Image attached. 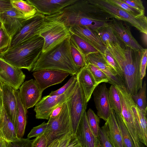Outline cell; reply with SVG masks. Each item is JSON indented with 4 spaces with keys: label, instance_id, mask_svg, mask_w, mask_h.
I'll return each mask as SVG.
<instances>
[{
    "label": "cell",
    "instance_id": "13",
    "mask_svg": "<svg viewBox=\"0 0 147 147\" xmlns=\"http://www.w3.org/2000/svg\"><path fill=\"white\" fill-rule=\"evenodd\" d=\"M19 89L21 101L27 110L35 106L41 99L43 92L33 79L24 82Z\"/></svg>",
    "mask_w": 147,
    "mask_h": 147
},
{
    "label": "cell",
    "instance_id": "4",
    "mask_svg": "<svg viewBox=\"0 0 147 147\" xmlns=\"http://www.w3.org/2000/svg\"><path fill=\"white\" fill-rule=\"evenodd\" d=\"M70 36L45 53H41L34 64L32 71L45 69L57 70L76 75L80 69L72 59L70 51Z\"/></svg>",
    "mask_w": 147,
    "mask_h": 147
},
{
    "label": "cell",
    "instance_id": "50",
    "mask_svg": "<svg viewBox=\"0 0 147 147\" xmlns=\"http://www.w3.org/2000/svg\"><path fill=\"white\" fill-rule=\"evenodd\" d=\"M64 103L60 105L54 109L51 114L49 118H53L57 116L60 113Z\"/></svg>",
    "mask_w": 147,
    "mask_h": 147
},
{
    "label": "cell",
    "instance_id": "37",
    "mask_svg": "<svg viewBox=\"0 0 147 147\" xmlns=\"http://www.w3.org/2000/svg\"><path fill=\"white\" fill-rule=\"evenodd\" d=\"M98 138L99 147H113L108 138L107 121L105 122L104 125L100 128Z\"/></svg>",
    "mask_w": 147,
    "mask_h": 147
},
{
    "label": "cell",
    "instance_id": "20",
    "mask_svg": "<svg viewBox=\"0 0 147 147\" xmlns=\"http://www.w3.org/2000/svg\"><path fill=\"white\" fill-rule=\"evenodd\" d=\"M98 85L95 88L92 94L97 115L100 118L106 122L110 115L111 109L108 99L109 89L105 83Z\"/></svg>",
    "mask_w": 147,
    "mask_h": 147
},
{
    "label": "cell",
    "instance_id": "51",
    "mask_svg": "<svg viewBox=\"0 0 147 147\" xmlns=\"http://www.w3.org/2000/svg\"><path fill=\"white\" fill-rule=\"evenodd\" d=\"M59 142V139L55 140L47 146V147H58Z\"/></svg>",
    "mask_w": 147,
    "mask_h": 147
},
{
    "label": "cell",
    "instance_id": "49",
    "mask_svg": "<svg viewBox=\"0 0 147 147\" xmlns=\"http://www.w3.org/2000/svg\"><path fill=\"white\" fill-rule=\"evenodd\" d=\"M67 147H82L76 136L72 135Z\"/></svg>",
    "mask_w": 147,
    "mask_h": 147
},
{
    "label": "cell",
    "instance_id": "39",
    "mask_svg": "<svg viewBox=\"0 0 147 147\" xmlns=\"http://www.w3.org/2000/svg\"><path fill=\"white\" fill-rule=\"evenodd\" d=\"M102 55L107 62L116 71L122 79V73L121 70L116 60L107 48Z\"/></svg>",
    "mask_w": 147,
    "mask_h": 147
},
{
    "label": "cell",
    "instance_id": "48",
    "mask_svg": "<svg viewBox=\"0 0 147 147\" xmlns=\"http://www.w3.org/2000/svg\"><path fill=\"white\" fill-rule=\"evenodd\" d=\"M72 135L71 133H69L59 139L58 147H67Z\"/></svg>",
    "mask_w": 147,
    "mask_h": 147
},
{
    "label": "cell",
    "instance_id": "53",
    "mask_svg": "<svg viewBox=\"0 0 147 147\" xmlns=\"http://www.w3.org/2000/svg\"><path fill=\"white\" fill-rule=\"evenodd\" d=\"M147 34L143 33L142 38L143 42L146 46H147Z\"/></svg>",
    "mask_w": 147,
    "mask_h": 147
},
{
    "label": "cell",
    "instance_id": "44",
    "mask_svg": "<svg viewBox=\"0 0 147 147\" xmlns=\"http://www.w3.org/2000/svg\"><path fill=\"white\" fill-rule=\"evenodd\" d=\"M147 62V50L145 49L143 51L140 61V74L141 79L143 80L146 76V69Z\"/></svg>",
    "mask_w": 147,
    "mask_h": 147
},
{
    "label": "cell",
    "instance_id": "17",
    "mask_svg": "<svg viewBox=\"0 0 147 147\" xmlns=\"http://www.w3.org/2000/svg\"><path fill=\"white\" fill-rule=\"evenodd\" d=\"M27 20L23 14L13 7L0 13V20L11 39Z\"/></svg>",
    "mask_w": 147,
    "mask_h": 147
},
{
    "label": "cell",
    "instance_id": "47",
    "mask_svg": "<svg viewBox=\"0 0 147 147\" xmlns=\"http://www.w3.org/2000/svg\"><path fill=\"white\" fill-rule=\"evenodd\" d=\"M13 7L11 3L10 0H0V13Z\"/></svg>",
    "mask_w": 147,
    "mask_h": 147
},
{
    "label": "cell",
    "instance_id": "1",
    "mask_svg": "<svg viewBox=\"0 0 147 147\" xmlns=\"http://www.w3.org/2000/svg\"><path fill=\"white\" fill-rule=\"evenodd\" d=\"M45 16L61 22L69 29L84 26L94 31L108 25L113 18L91 0H77L57 13Z\"/></svg>",
    "mask_w": 147,
    "mask_h": 147
},
{
    "label": "cell",
    "instance_id": "42",
    "mask_svg": "<svg viewBox=\"0 0 147 147\" xmlns=\"http://www.w3.org/2000/svg\"><path fill=\"white\" fill-rule=\"evenodd\" d=\"M11 38L6 32L3 26L0 28V51L9 46Z\"/></svg>",
    "mask_w": 147,
    "mask_h": 147
},
{
    "label": "cell",
    "instance_id": "34",
    "mask_svg": "<svg viewBox=\"0 0 147 147\" xmlns=\"http://www.w3.org/2000/svg\"><path fill=\"white\" fill-rule=\"evenodd\" d=\"M146 91V83L145 81L138 92L136 94L131 96L135 103L141 110H147Z\"/></svg>",
    "mask_w": 147,
    "mask_h": 147
},
{
    "label": "cell",
    "instance_id": "7",
    "mask_svg": "<svg viewBox=\"0 0 147 147\" xmlns=\"http://www.w3.org/2000/svg\"><path fill=\"white\" fill-rule=\"evenodd\" d=\"M114 86L120 97L121 110L120 115L130 135L134 147H140L141 144L132 109V106L135 103L131 95L128 92L124 86Z\"/></svg>",
    "mask_w": 147,
    "mask_h": 147
},
{
    "label": "cell",
    "instance_id": "55",
    "mask_svg": "<svg viewBox=\"0 0 147 147\" xmlns=\"http://www.w3.org/2000/svg\"><path fill=\"white\" fill-rule=\"evenodd\" d=\"M3 26V24L2 22L0 20V28H1Z\"/></svg>",
    "mask_w": 147,
    "mask_h": 147
},
{
    "label": "cell",
    "instance_id": "32",
    "mask_svg": "<svg viewBox=\"0 0 147 147\" xmlns=\"http://www.w3.org/2000/svg\"><path fill=\"white\" fill-rule=\"evenodd\" d=\"M115 117L121 134L124 147H134L130 135L120 114L114 111Z\"/></svg>",
    "mask_w": 147,
    "mask_h": 147
},
{
    "label": "cell",
    "instance_id": "45",
    "mask_svg": "<svg viewBox=\"0 0 147 147\" xmlns=\"http://www.w3.org/2000/svg\"><path fill=\"white\" fill-rule=\"evenodd\" d=\"M124 2L134 8L145 13V8L142 1L141 0H122Z\"/></svg>",
    "mask_w": 147,
    "mask_h": 147
},
{
    "label": "cell",
    "instance_id": "46",
    "mask_svg": "<svg viewBox=\"0 0 147 147\" xmlns=\"http://www.w3.org/2000/svg\"><path fill=\"white\" fill-rule=\"evenodd\" d=\"M33 147H47V142L44 134L33 140Z\"/></svg>",
    "mask_w": 147,
    "mask_h": 147
},
{
    "label": "cell",
    "instance_id": "28",
    "mask_svg": "<svg viewBox=\"0 0 147 147\" xmlns=\"http://www.w3.org/2000/svg\"><path fill=\"white\" fill-rule=\"evenodd\" d=\"M10 2L13 7L23 14L28 19L38 13L36 8L26 1L10 0Z\"/></svg>",
    "mask_w": 147,
    "mask_h": 147
},
{
    "label": "cell",
    "instance_id": "27",
    "mask_svg": "<svg viewBox=\"0 0 147 147\" xmlns=\"http://www.w3.org/2000/svg\"><path fill=\"white\" fill-rule=\"evenodd\" d=\"M14 93L16 98L18 111L16 131L17 136L19 139L23 136L27 123V113L26 110L21 101L18 90H14Z\"/></svg>",
    "mask_w": 147,
    "mask_h": 147
},
{
    "label": "cell",
    "instance_id": "18",
    "mask_svg": "<svg viewBox=\"0 0 147 147\" xmlns=\"http://www.w3.org/2000/svg\"><path fill=\"white\" fill-rule=\"evenodd\" d=\"M0 97L2 106L16 128L18 109L14 89L7 84L0 83Z\"/></svg>",
    "mask_w": 147,
    "mask_h": 147
},
{
    "label": "cell",
    "instance_id": "6",
    "mask_svg": "<svg viewBox=\"0 0 147 147\" xmlns=\"http://www.w3.org/2000/svg\"><path fill=\"white\" fill-rule=\"evenodd\" d=\"M112 18L129 24L140 32L147 34V18L145 15L135 16L111 2L109 0H91Z\"/></svg>",
    "mask_w": 147,
    "mask_h": 147
},
{
    "label": "cell",
    "instance_id": "29",
    "mask_svg": "<svg viewBox=\"0 0 147 147\" xmlns=\"http://www.w3.org/2000/svg\"><path fill=\"white\" fill-rule=\"evenodd\" d=\"M94 31L106 47L107 42L112 44L121 42L116 37L112 28L109 24Z\"/></svg>",
    "mask_w": 147,
    "mask_h": 147
},
{
    "label": "cell",
    "instance_id": "8",
    "mask_svg": "<svg viewBox=\"0 0 147 147\" xmlns=\"http://www.w3.org/2000/svg\"><path fill=\"white\" fill-rule=\"evenodd\" d=\"M71 133V120L66 102L63 104L60 113L56 117L49 118L44 134L48 145L55 140Z\"/></svg>",
    "mask_w": 147,
    "mask_h": 147
},
{
    "label": "cell",
    "instance_id": "22",
    "mask_svg": "<svg viewBox=\"0 0 147 147\" xmlns=\"http://www.w3.org/2000/svg\"><path fill=\"white\" fill-rule=\"evenodd\" d=\"M71 32L77 35L103 54L106 49L94 31L86 26H76L69 29Z\"/></svg>",
    "mask_w": 147,
    "mask_h": 147
},
{
    "label": "cell",
    "instance_id": "31",
    "mask_svg": "<svg viewBox=\"0 0 147 147\" xmlns=\"http://www.w3.org/2000/svg\"><path fill=\"white\" fill-rule=\"evenodd\" d=\"M108 96L111 109L120 114L121 113V105L119 93L114 85H111L108 90Z\"/></svg>",
    "mask_w": 147,
    "mask_h": 147
},
{
    "label": "cell",
    "instance_id": "35",
    "mask_svg": "<svg viewBox=\"0 0 147 147\" xmlns=\"http://www.w3.org/2000/svg\"><path fill=\"white\" fill-rule=\"evenodd\" d=\"M86 117L89 126L92 133L97 138H99L100 129L99 118L90 108L86 112Z\"/></svg>",
    "mask_w": 147,
    "mask_h": 147
},
{
    "label": "cell",
    "instance_id": "36",
    "mask_svg": "<svg viewBox=\"0 0 147 147\" xmlns=\"http://www.w3.org/2000/svg\"><path fill=\"white\" fill-rule=\"evenodd\" d=\"M86 65L97 83L99 84L101 83H109V78L103 71L90 63H86Z\"/></svg>",
    "mask_w": 147,
    "mask_h": 147
},
{
    "label": "cell",
    "instance_id": "24",
    "mask_svg": "<svg viewBox=\"0 0 147 147\" xmlns=\"http://www.w3.org/2000/svg\"><path fill=\"white\" fill-rule=\"evenodd\" d=\"M132 109L139 141L147 146V110H140L135 103L132 106Z\"/></svg>",
    "mask_w": 147,
    "mask_h": 147
},
{
    "label": "cell",
    "instance_id": "43",
    "mask_svg": "<svg viewBox=\"0 0 147 147\" xmlns=\"http://www.w3.org/2000/svg\"><path fill=\"white\" fill-rule=\"evenodd\" d=\"M76 79V75H72L64 85L56 90L52 91L49 95L50 96L58 95L63 94L71 86Z\"/></svg>",
    "mask_w": 147,
    "mask_h": 147
},
{
    "label": "cell",
    "instance_id": "38",
    "mask_svg": "<svg viewBox=\"0 0 147 147\" xmlns=\"http://www.w3.org/2000/svg\"><path fill=\"white\" fill-rule=\"evenodd\" d=\"M109 1L111 2L135 16H140L145 15V13H143L134 8L123 1L122 0H109Z\"/></svg>",
    "mask_w": 147,
    "mask_h": 147
},
{
    "label": "cell",
    "instance_id": "5",
    "mask_svg": "<svg viewBox=\"0 0 147 147\" xmlns=\"http://www.w3.org/2000/svg\"><path fill=\"white\" fill-rule=\"evenodd\" d=\"M42 38L44 43L42 53L46 52L71 36L69 29L62 22L45 16V19L36 32Z\"/></svg>",
    "mask_w": 147,
    "mask_h": 147
},
{
    "label": "cell",
    "instance_id": "25",
    "mask_svg": "<svg viewBox=\"0 0 147 147\" xmlns=\"http://www.w3.org/2000/svg\"><path fill=\"white\" fill-rule=\"evenodd\" d=\"M0 132L6 142L19 139L17 136L15 127L3 106L0 118Z\"/></svg>",
    "mask_w": 147,
    "mask_h": 147
},
{
    "label": "cell",
    "instance_id": "9",
    "mask_svg": "<svg viewBox=\"0 0 147 147\" xmlns=\"http://www.w3.org/2000/svg\"><path fill=\"white\" fill-rule=\"evenodd\" d=\"M77 81L74 91L66 102L69 114L73 136H76L80 122L86 111L88 103L82 89Z\"/></svg>",
    "mask_w": 147,
    "mask_h": 147
},
{
    "label": "cell",
    "instance_id": "26",
    "mask_svg": "<svg viewBox=\"0 0 147 147\" xmlns=\"http://www.w3.org/2000/svg\"><path fill=\"white\" fill-rule=\"evenodd\" d=\"M111 109L110 114L107 121L109 139L113 147H124L114 111Z\"/></svg>",
    "mask_w": 147,
    "mask_h": 147
},
{
    "label": "cell",
    "instance_id": "54",
    "mask_svg": "<svg viewBox=\"0 0 147 147\" xmlns=\"http://www.w3.org/2000/svg\"><path fill=\"white\" fill-rule=\"evenodd\" d=\"M2 108V105L1 98H0V118L1 115Z\"/></svg>",
    "mask_w": 147,
    "mask_h": 147
},
{
    "label": "cell",
    "instance_id": "14",
    "mask_svg": "<svg viewBox=\"0 0 147 147\" xmlns=\"http://www.w3.org/2000/svg\"><path fill=\"white\" fill-rule=\"evenodd\" d=\"M86 65L90 63L103 71L109 77V83L114 86H124L121 77L106 61L99 52L91 53L85 57Z\"/></svg>",
    "mask_w": 147,
    "mask_h": 147
},
{
    "label": "cell",
    "instance_id": "40",
    "mask_svg": "<svg viewBox=\"0 0 147 147\" xmlns=\"http://www.w3.org/2000/svg\"><path fill=\"white\" fill-rule=\"evenodd\" d=\"M33 140L21 138L17 140L6 142L7 147H33Z\"/></svg>",
    "mask_w": 147,
    "mask_h": 147
},
{
    "label": "cell",
    "instance_id": "2",
    "mask_svg": "<svg viewBox=\"0 0 147 147\" xmlns=\"http://www.w3.org/2000/svg\"><path fill=\"white\" fill-rule=\"evenodd\" d=\"M106 47L121 70L122 80L127 91L131 96L136 94L142 85L140 65L144 50L133 49L121 42L115 44L107 42Z\"/></svg>",
    "mask_w": 147,
    "mask_h": 147
},
{
    "label": "cell",
    "instance_id": "41",
    "mask_svg": "<svg viewBox=\"0 0 147 147\" xmlns=\"http://www.w3.org/2000/svg\"><path fill=\"white\" fill-rule=\"evenodd\" d=\"M47 126V123L44 122L40 125L33 127L27 136V138L30 139L32 137L37 138L44 134Z\"/></svg>",
    "mask_w": 147,
    "mask_h": 147
},
{
    "label": "cell",
    "instance_id": "57",
    "mask_svg": "<svg viewBox=\"0 0 147 147\" xmlns=\"http://www.w3.org/2000/svg\"></svg>",
    "mask_w": 147,
    "mask_h": 147
},
{
    "label": "cell",
    "instance_id": "30",
    "mask_svg": "<svg viewBox=\"0 0 147 147\" xmlns=\"http://www.w3.org/2000/svg\"><path fill=\"white\" fill-rule=\"evenodd\" d=\"M70 51L73 61L80 69L86 65L85 56L75 41L70 39Z\"/></svg>",
    "mask_w": 147,
    "mask_h": 147
},
{
    "label": "cell",
    "instance_id": "10",
    "mask_svg": "<svg viewBox=\"0 0 147 147\" xmlns=\"http://www.w3.org/2000/svg\"><path fill=\"white\" fill-rule=\"evenodd\" d=\"M77 79L63 94L58 95H48L43 97L35 105L34 111L36 119L49 120L54 109L65 102L73 94L76 86Z\"/></svg>",
    "mask_w": 147,
    "mask_h": 147
},
{
    "label": "cell",
    "instance_id": "21",
    "mask_svg": "<svg viewBox=\"0 0 147 147\" xmlns=\"http://www.w3.org/2000/svg\"><path fill=\"white\" fill-rule=\"evenodd\" d=\"M76 136L82 147H99V138L95 136L89 126L86 111L82 116Z\"/></svg>",
    "mask_w": 147,
    "mask_h": 147
},
{
    "label": "cell",
    "instance_id": "11",
    "mask_svg": "<svg viewBox=\"0 0 147 147\" xmlns=\"http://www.w3.org/2000/svg\"><path fill=\"white\" fill-rule=\"evenodd\" d=\"M45 19V16L38 13L26 20L22 26L12 37L7 49L11 48L37 35V30Z\"/></svg>",
    "mask_w": 147,
    "mask_h": 147
},
{
    "label": "cell",
    "instance_id": "19",
    "mask_svg": "<svg viewBox=\"0 0 147 147\" xmlns=\"http://www.w3.org/2000/svg\"><path fill=\"white\" fill-rule=\"evenodd\" d=\"M77 0H27L34 6L38 13L45 16L56 13Z\"/></svg>",
    "mask_w": 147,
    "mask_h": 147
},
{
    "label": "cell",
    "instance_id": "56",
    "mask_svg": "<svg viewBox=\"0 0 147 147\" xmlns=\"http://www.w3.org/2000/svg\"><path fill=\"white\" fill-rule=\"evenodd\" d=\"M2 138V137L1 134L0 132V142L1 141Z\"/></svg>",
    "mask_w": 147,
    "mask_h": 147
},
{
    "label": "cell",
    "instance_id": "33",
    "mask_svg": "<svg viewBox=\"0 0 147 147\" xmlns=\"http://www.w3.org/2000/svg\"><path fill=\"white\" fill-rule=\"evenodd\" d=\"M70 33L71 38L75 41L85 57L90 54L99 52L94 47L79 36L74 33Z\"/></svg>",
    "mask_w": 147,
    "mask_h": 147
},
{
    "label": "cell",
    "instance_id": "3",
    "mask_svg": "<svg viewBox=\"0 0 147 147\" xmlns=\"http://www.w3.org/2000/svg\"><path fill=\"white\" fill-rule=\"evenodd\" d=\"M43 38L36 35L28 40L0 53V57L13 66L31 71L42 52Z\"/></svg>",
    "mask_w": 147,
    "mask_h": 147
},
{
    "label": "cell",
    "instance_id": "12",
    "mask_svg": "<svg viewBox=\"0 0 147 147\" xmlns=\"http://www.w3.org/2000/svg\"><path fill=\"white\" fill-rule=\"evenodd\" d=\"M25 76L21 69L13 66L0 57V83L5 84L18 90Z\"/></svg>",
    "mask_w": 147,
    "mask_h": 147
},
{
    "label": "cell",
    "instance_id": "16",
    "mask_svg": "<svg viewBox=\"0 0 147 147\" xmlns=\"http://www.w3.org/2000/svg\"><path fill=\"white\" fill-rule=\"evenodd\" d=\"M70 74L63 71L45 69L34 71L33 76L42 92L47 88L61 83Z\"/></svg>",
    "mask_w": 147,
    "mask_h": 147
},
{
    "label": "cell",
    "instance_id": "23",
    "mask_svg": "<svg viewBox=\"0 0 147 147\" xmlns=\"http://www.w3.org/2000/svg\"><path fill=\"white\" fill-rule=\"evenodd\" d=\"M76 76L88 102L94 90L99 84L96 82L86 65L80 69Z\"/></svg>",
    "mask_w": 147,
    "mask_h": 147
},
{
    "label": "cell",
    "instance_id": "58",
    "mask_svg": "<svg viewBox=\"0 0 147 147\" xmlns=\"http://www.w3.org/2000/svg\"></svg>",
    "mask_w": 147,
    "mask_h": 147
},
{
    "label": "cell",
    "instance_id": "15",
    "mask_svg": "<svg viewBox=\"0 0 147 147\" xmlns=\"http://www.w3.org/2000/svg\"><path fill=\"white\" fill-rule=\"evenodd\" d=\"M109 26L119 41L125 46L138 51L145 49L133 36L129 26L124 21L113 18Z\"/></svg>",
    "mask_w": 147,
    "mask_h": 147
},
{
    "label": "cell",
    "instance_id": "52",
    "mask_svg": "<svg viewBox=\"0 0 147 147\" xmlns=\"http://www.w3.org/2000/svg\"><path fill=\"white\" fill-rule=\"evenodd\" d=\"M0 147H7L6 142L3 138L0 142Z\"/></svg>",
    "mask_w": 147,
    "mask_h": 147
}]
</instances>
